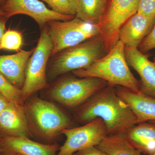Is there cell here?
<instances>
[{
  "label": "cell",
  "mask_w": 155,
  "mask_h": 155,
  "mask_svg": "<svg viewBox=\"0 0 155 155\" xmlns=\"http://www.w3.org/2000/svg\"><path fill=\"white\" fill-rule=\"evenodd\" d=\"M153 63H154V64H155V57H154V58Z\"/></svg>",
  "instance_id": "obj_33"
},
{
  "label": "cell",
  "mask_w": 155,
  "mask_h": 155,
  "mask_svg": "<svg viewBox=\"0 0 155 155\" xmlns=\"http://www.w3.org/2000/svg\"><path fill=\"white\" fill-rule=\"evenodd\" d=\"M140 0H108L104 14L98 24L100 35L108 52L119 40V30L137 13Z\"/></svg>",
  "instance_id": "obj_8"
},
{
  "label": "cell",
  "mask_w": 155,
  "mask_h": 155,
  "mask_svg": "<svg viewBox=\"0 0 155 155\" xmlns=\"http://www.w3.org/2000/svg\"><path fill=\"white\" fill-rule=\"evenodd\" d=\"M0 130L10 136L28 137V119L22 105L10 102L0 114Z\"/></svg>",
  "instance_id": "obj_14"
},
{
  "label": "cell",
  "mask_w": 155,
  "mask_h": 155,
  "mask_svg": "<svg viewBox=\"0 0 155 155\" xmlns=\"http://www.w3.org/2000/svg\"><path fill=\"white\" fill-rule=\"evenodd\" d=\"M2 155H20L18 154L15 153L8 152L5 154H2Z\"/></svg>",
  "instance_id": "obj_29"
},
{
  "label": "cell",
  "mask_w": 155,
  "mask_h": 155,
  "mask_svg": "<svg viewBox=\"0 0 155 155\" xmlns=\"http://www.w3.org/2000/svg\"><path fill=\"white\" fill-rule=\"evenodd\" d=\"M0 16H4V14L2 10L0 8ZM5 17V16H4Z\"/></svg>",
  "instance_id": "obj_31"
},
{
  "label": "cell",
  "mask_w": 155,
  "mask_h": 155,
  "mask_svg": "<svg viewBox=\"0 0 155 155\" xmlns=\"http://www.w3.org/2000/svg\"><path fill=\"white\" fill-rule=\"evenodd\" d=\"M96 147L106 155H143L131 144L126 133L107 135Z\"/></svg>",
  "instance_id": "obj_18"
},
{
  "label": "cell",
  "mask_w": 155,
  "mask_h": 155,
  "mask_svg": "<svg viewBox=\"0 0 155 155\" xmlns=\"http://www.w3.org/2000/svg\"><path fill=\"white\" fill-rule=\"evenodd\" d=\"M61 134L66 140L57 155H73L81 150L97 146L108 135L104 122L99 118L81 127L66 128Z\"/></svg>",
  "instance_id": "obj_9"
},
{
  "label": "cell",
  "mask_w": 155,
  "mask_h": 155,
  "mask_svg": "<svg viewBox=\"0 0 155 155\" xmlns=\"http://www.w3.org/2000/svg\"><path fill=\"white\" fill-rule=\"evenodd\" d=\"M24 109L39 133L47 139L54 138L71 124L69 117L61 109L40 98H32Z\"/></svg>",
  "instance_id": "obj_6"
},
{
  "label": "cell",
  "mask_w": 155,
  "mask_h": 155,
  "mask_svg": "<svg viewBox=\"0 0 155 155\" xmlns=\"http://www.w3.org/2000/svg\"><path fill=\"white\" fill-rule=\"evenodd\" d=\"M0 142L4 151L20 155H57L60 148L57 144H42L27 137L10 136L2 134Z\"/></svg>",
  "instance_id": "obj_15"
},
{
  "label": "cell",
  "mask_w": 155,
  "mask_h": 155,
  "mask_svg": "<svg viewBox=\"0 0 155 155\" xmlns=\"http://www.w3.org/2000/svg\"><path fill=\"white\" fill-rule=\"evenodd\" d=\"M73 155H106L96 146L90 147L75 153Z\"/></svg>",
  "instance_id": "obj_25"
},
{
  "label": "cell",
  "mask_w": 155,
  "mask_h": 155,
  "mask_svg": "<svg viewBox=\"0 0 155 155\" xmlns=\"http://www.w3.org/2000/svg\"><path fill=\"white\" fill-rule=\"evenodd\" d=\"M10 102L6 97L0 93V114L8 106Z\"/></svg>",
  "instance_id": "obj_27"
},
{
  "label": "cell",
  "mask_w": 155,
  "mask_h": 155,
  "mask_svg": "<svg viewBox=\"0 0 155 155\" xmlns=\"http://www.w3.org/2000/svg\"><path fill=\"white\" fill-rule=\"evenodd\" d=\"M53 45L51 56L62 50L100 34L98 25L75 17L67 21L53 20L47 23Z\"/></svg>",
  "instance_id": "obj_7"
},
{
  "label": "cell",
  "mask_w": 155,
  "mask_h": 155,
  "mask_svg": "<svg viewBox=\"0 0 155 155\" xmlns=\"http://www.w3.org/2000/svg\"><path fill=\"white\" fill-rule=\"evenodd\" d=\"M116 89L117 95L133 112L137 124L155 121V97L121 86Z\"/></svg>",
  "instance_id": "obj_12"
},
{
  "label": "cell",
  "mask_w": 155,
  "mask_h": 155,
  "mask_svg": "<svg viewBox=\"0 0 155 155\" xmlns=\"http://www.w3.org/2000/svg\"><path fill=\"white\" fill-rule=\"evenodd\" d=\"M76 1H77V0H76Z\"/></svg>",
  "instance_id": "obj_35"
},
{
  "label": "cell",
  "mask_w": 155,
  "mask_h": 155,
  "mask_svg": "<svg viewBox=\"0 0 155 155\" xmlns=\"http://www.w3.org/2000/svg\"><path fill=\"white\" fill-rule=\"evenodd\" d=\"M0 93L11 102L22 105V90L11 84L5 76L0 73Z\"/></svg>",
  "instance_id": "obj_22"
},
{
  "label": "cell",
  "mask_w": 155,
  "mask_h": 155,
  "mask_svg": "<svg viewBox=\"0 0 155 155\" xmlns=\"http://www.w3.org/2000/svg\"><path fill=\"white\" fill-rule=\"evenodd\" d=\"M76 117L79 122L86 123L97 118L102 119L108 135L126 133L137 124L133 112L117 95L115 87L108 84L81 106Z\"/></svg>",
  "instance_id": "obj_1"
},
{
  "label": "cell",
  "mask_w": 155,
  "mask_h": 155,
  "mask_svg": "<svg viewBox=\"0 0 155 155\" xmlns=\"http://www.w3.org/2000/svg\"><path fill=\"white\" fill-rule=\"evenodd\" d=\"M107 84L105 81L97 78L66 77L51 87L48 95L63 105L76 107L82 105Z\"/></svg>",
  "instance_id": "obj_4"
},
{
  "label": "cell",
  "mask_w": 155,
  "mask_h": 155,
  "mask_svg": "<svg viewBox=\"0 0 155 155\" xmlns=\"http://www.w3.org/2000/svg\"><path fill=\"white\" fill-rule=\"evenodd\" d=\"M127 139L143 154L152 155L155 151V124L138 123L126 133Z\"/></svg>",
  "instance_id": "obj_17"
},
{
  "label": "cell",
  "mask_w": 155,
  "mask_h": 155,
  "mask_svg": "<svg viewBox=\"0 0 155 155\" xmlns=\"http://www.w3.org/2000/svg\"><path fill=\"white\" fill-rule=\"evenodd\" d=\"M152 122V123H153V124H155V121H150V122Z\"/></svg>",
  "instance_id": "obj_32"
},
{
  "label": "cell",
  "mask_w": 155,
  "mask_h": 155,
  "mask_svg": "<svg viewBox=\"0 0 155 155\" xmlns=\"http://www.w3.org/2000/svg\"><path fill=\"white\" fill-rule=\"evenodd\" d=\"M108 0H77L75 17L98 25L105 11Z\"/></svg>",
  "instance_id": "obj_19"
},
{
  "label": "cell",
  "mask_w": 155,
  "mask_h": 155,
  "mask_svg": "<svg viewBox=\"0 0 155 155\" xmlns=\"http://www.w3.org/2000/svg\"><path fill=\"white\" fill-rule=\"evenodd\" d=\"M125 58L129 67L140 77L139 91L155 97V64L137 48L125 47Z\"/></svg>",
  "instance_id": "obj_11"
},
{
  "label": "cell",
  "mask_w": 155,
  "mask_h": 155,
  "mask_svg": "<svg viewBox=\"0 0 155 155\" xmlns=\"http://www.w3.org/2000/svg\"><path fill=\"white\" fill-rule=\"evenodd\" d=\"M155 48V23L152 28L141 44L138 47V49L141 52L145 53Z\"/></svg>",
  "instance_id": "obj_24"
},
{
  "label": "cell",
  "mask_w": 155,
  "mask_h": 155,
  "mask_svg": "<svg viewBox=\"0 0 155 155\" xmlns=\"http://www.w3.org/2000/svg\"><path fill=\"white\" fill-rule=\"evenodd\" d=\"M53 49L48 28L46 25L42 29L37 45L26 64L25 82L21 89L23 101L46 86L47 67Z\"/></svg>",
  "instance_id": "obj_5"
},
{
  "label": "cell",
  "mask_w": 155,
  "mask_h": 155,
  "mask_svg": "<svg viewBox=\"0 0 155 155\" xmlns=\"http://www.w3.org/2000/svg\"><path fill=\"white\" fill-rule=\"evenodd\" d=\"M125 48L123 43L119 40L102 58L87 68L72 72L77 77L97 78L112 86L140 91L139 81L130 71L125 58Z\"/></svg>",
  "instance_id": "obj_2"
},
{
  "label": "cell",
  "mask_w": 155,
  "mask_h": 155,
  "mask_svg": "<svg viewBox=\"0 0 155 155\" xmlns=\"http://www.w3.org/2000/svg\"><path fill=\"white\" fill-rule=\"evenodd\" d=\"M34 48L21 51L14 54L0 55V73L17 88L22 89L25 80V71L28 59Z\"/></svg>",
  "instance_id": "obj_16"
},
{
  "label": "cell",
  "mask_w": 155,
  "mask_h": 155,
  "mask_svg": "<svg viewBox=\"0 0 155 155\" xmlns=\"http://www.w3.org/2000/svg\"><path fill=\"white\" fill-rule=\"evenodd\" d=\"M23 45L22 34L18 31L8 29L6 31L2 38L1 49L8 51H21Z\"/></svg>",
  "instance_id": "obj_20"
},
{
  "label": "cell",
  "mask_w": 155,
  "mask_h": 155,
  "mask_svg": "<svg viewBox=\"0 0 155 155\" xmlns=\"http://www.w3.org/2000/svg\"><path fill=\"white\" fill-rule=\"evenodd\" d=\"M155 23L151 18L138 13L131 16L119 30V39L125 47L138 48Z\"/></svg>",
  "instance_id": "obj_13"
},
{
  "label": "cell",
  "mask_w": 155,
  "mask_h": 155,
  "mask_svg": "<svg viewBox=\"0 0 155 155\" xmlns=\"http://www.w3.org/2000/svg\"><path fill=\"white\" fill-rule=\"evenodd\" d=\"M0 8L8 19L15 15H26L32 18L41 29L50 21H67L75 17L56 13L40 0H6Z\"/></svg>",
  "instance_id": "obj_10"
},
{
  "label": "cell",
  "mask_w": 155,
  "mask_h": 155,
  "mask_svg": "<svg viewBox=\"0 0 155 155\" xmlns=\"http://www.w3.org/2000/svg\"><path fill=\"white\" fill-rule=\"evenodd\" d=\"M8 19L4 16H0V51H1V44L2 38L4 33L5 32V25Z\"/></svg>",
  "instance_id": "obj_26"
},
{
  "label": "cell",
  "mask_w": 155,
  "mask_h": 155,
  "mask_svg": "<svg viewBox=\"0 0 155 155\" xmlns=\"http://www.w3.org/2000/svg\"><path fill=\"white\" fill-rule=\"evenodd\" d=\"M6 0H0V8L5 4Z\"/></svg>",
  "instance_id": "obj_30"
},
{
  "label": "cell",
  "mask_w": 155,
  "mask_h": 155,
  "mask_svg": "<svg viewBox=\"0 0 155 155\" xmlns=\"http://www.w3.org/2000/svg\"><path fill=\"white\" fill-rule=\"evenodd\" d=\"M4 151V148H3L2 145L0 142V155L2 154V153Z\"/></svg>",
  "instance_id": "obj_28"
},
{
  "label": "cell",
  "mask_w": 155,
  "mask_h": 155,
  "mask_svg": "<svg viewBox=\"0 0 155 155\" xmlns=\"http://www.w3.org/2000/svg\"><path fill=\"white\" fill-rule=\"evenodd\" d=\"M152 155H155V151L154 152V153H153V154Z\"/></svg>",
  "instance_id": "obj_34"
},
{
  "label": "cell",
  "mask_w": 155,
  "mask_h": 155,
  "mask_svg": "<svg viewBox=\"0 0 155 155\" xmlns=\"http://www.w3.org/2000/svg\"><path fill=\"white\" fill-rule=\"evenodd\" d=\"M137 13L155 18V0H140Z\"/></svg>",
  "instance_id": "obj_23"
},
{
  "label": "cell",
  "mask_w": 155,
  "mask_h": 155,
  "mask_svg": "<svg viewBox=\"0 0 155 155\" xmlns=\"http://www.w3.org/2000/svg\"><path fill=\"white\" fill-rule=\"evenodd\" d=\"M46 3L51 10L58 14L75 16L76 0H40Z\"/></svg>",
  "instance_id": "obj_21"
},
{
  "label": "cell",
  "mask_w": 155,
  "mask_h": 155,
  "mask_svg": "<svg viewBox=\"0 0 155 155\" xmlns=\"http://www.w3.org/2000/svg\"><path fill=\"white\" fill-rule=\"evenodd\" d=\"M107 53L102 37L98 35L51 57L48 75L53 79L68 72L84 69Z\"/></svg>",
  "instance_id": "obj_3"
}]
</instances>
